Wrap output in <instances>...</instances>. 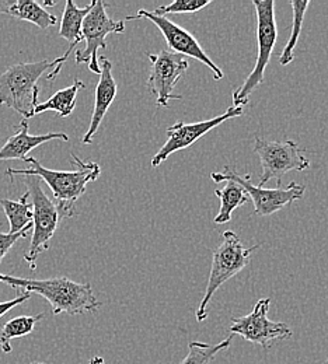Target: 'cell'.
<instances>
[{"label": "cell", "instance_id": "1", "mask_svg": "<svg viewBox=\"0 0 328 364\" xmlns=\"http://www.w3.org/2000/svg\"><path fill=\"white\" fill-rule=\"evenodd\" d=\"M0 283L23 290L21 293L40 294L49 303L55 316L62 313L69 316L95 313L101 307L90 283H78L68 277L23 279L0 273Z\"/></svg>", "mask_w": 328, "mask_h": 364}, {"label": "cell", "instance_id": "2", "mask_svg": "<svg viewBox=\"0 0 328 364\" xmlns=\"http://www.w3.org/2000/svg\"><path fill=\"white\" fill-rule=\"evenodd\" d=\"M73 166L76 170L73 171H55L43 167V164L34 159L27 157L26 163L31 164V168L16 170L9 168L6 171L7 176H26V177H38L51 188L55 203L59 206L65 219L72 218L75 215V205L86 192V186L89 182H93L100 177L101 168L94 161H83L75 153H72Z\"/></svg>", "mask_w": 328, "mask_h": 364}, {"label": "cell", "instance_id": "3", "mask_svg": "<svg viewBox=\"0 0 328 364\" xmlns=\"http://www.w3.org/2000/svg\"><path fill=\"white\" fill-rule=\"evenodd\" d=\"M48 69H52L47 76L48 82H53L62 66H59L58 59L23 62L10 66L0 75V104L23 115L24 121L33 118L34 109L40 104L38 80Z\"/></svg>", "mask_w": 328, "mask_h": 364}, {"label": "cell", "instance_id": "4", "mask_svg": "<svg viewBox=\"0 0 328 364\" xmlns=\"http://www.w3.org/2000/svg\"><path fill=\"white\" fill-rule=\"evenodd\" d=\"M260 244L245 247L240 241L235 231L228 230L223 232L222 242L212 255V267L205 289L203 299L196 310V321L202 322L208 318V304L211 303L215 293L236 274L241 272L251 259V255L260 248Z\"/></svg>", "mask_w": 328, "mask_h": 364}, {"label": "cell", "instance_id": "5", "mask_svg": "<svg viewBox=\"0 0 328 364\" xmlns=\"http://www.w3.org/2000/svg\"><path fill=\"white\" fill-rule=\"evenodd\" d=\"M257 14V60L254 69L241 86L233 92V107H244L250 101V95L264 83V73L271 60L274 46L278 40V28L275 18L274 0H253Z\"/></svg>", "mask_w": 328, "mask_h": 364}, {"label": "cell", "instance_id": "6", "mask_svg": "<svg viewBox=\"0 0 328 364\" xmlns=\"http://www.w3.org/2000/svg\"><path fill=\"white\" fill-rule=\"evenodd\" d=\"M211 178L215 183L223 181H233L238 183L247 196L251 198L254 203V213L257 216L265 218L271 216L286 208L287 205L300 200L305 195L306 188L303 185L290 182L287 186L282 188H264L260 185H254L251 182V176H240L233 167L226 166L222 173H212Z\"/></svg>", "mask_w": 328, "mask_h": 364}, {"label": "cell", "instance_id": "7", "mask_svg": "<svg viewBox=\"0 0 328 364\" xmlns=\"http://www.w3.org/2000/svg\"><path fill=\"white\" fill-rule=\"evenodd\" d=\"M27 180L28 193L33 203V238L31 247L24 255V259L28 262L30 269L36 271V261L38 255L49 248V242L65 216L55 200L49 199L43 191L41 180L38 177H27Z\"/></svg>", "mask_w": 328, "mask_h": 364}, {"label": "cell", "instance_id": "8", "mask_svg": "<svg viewBox=\"0 0 328 364\" xmlns=\"http://www.w3.org/2000/svg\"><path fill=\"white\" fill-rule=\"evenodd\" d=\"M306 149L290 139L283 141H268L264 137H255L254 153L260 157L263 173L260 186L271 180H277L281 186V178L289 171H305L310 167V160L305 156Z\"/></svg>", "mask_w": 328, "mask_h": 364}, {"label": "cell", "instance_id": "9", "mask_svg": "<svg viewBox=\"0 0 328 364\" xmlns=\"http://www.w3.org/2000/svg\"><path fill=\"white\" fill-rule=\"evenodd\" d=\"M125 21L112 20L107 13V4L101 0L92 1V10L83 20L82 37L86 41L85 49H79L75 55L76 63H88L89 69L95 73H101L98 62V49H105V38L110 34L124 33Z\"/></svg>", "mask_w": 328, "mask_h": 364}, {"label": "cell", "instance_id": "10", "mask_svg": "<svg viewBox=\"0 0 328 364\" xmlns=\"http://www.w3.org/2000/svg\"><path fill=\"white\" fill-rule=\"evenodd\" d=\"M152 62L147 89L156 95L157 107H169L170 101L181 100V95L173 94L176 85L186 75L189 68L187 58L171 50H160L159 53H146Z\"/></svg>", "mask_w": 328, "mask_h": 364}, {"label": "cell", "instance_id": "11", "mask_svg": "<svg viewBox=\"0 0 328 364\" xmlns=\"http://www.w3.org/2000/svg\"><path fill=\"white\" fill-rule=\"evenodd\" d=\"M271 307L270 299H261L255 304L254 310L243 317H233L231 333L240 335L247 342L260 345L263 348H270L273 341L290 339L293 332L285 322L270 321L267 314Z\"/></svg>", "mask_w": 328, "mask_h": 364}, {"label": "cell", "instance_id": "12", "mask_svg": "<svg viewBox=\"0 0 328 364\" xmlns=\"http://www.w3.org/2000/svg\"><path fill=\"white\" fill-rule=\"evenodd\" d=\"M241 115H243L241 107H231L222 115L206 119V121L194 122V124H184L181 121H177L174 125L167 128V131H166L167 140L160 147V150L153 156L152 163H150L152 167L157 168L163 161H166L176 151L191 147L194 143H196L201 137L205 136L206 134H209L212 129L218 128L219 125L225 124L229 119H233V118L241 117Z\"/></svg>", "mask_w": 328, "mask_h": 364}, {"label": "cell", "instance_id": "13", "mask_svg": "<svg viewBox=\"0 0 328 364\" xmlns=\"http://www.w3.org/2000/svg\"><path fill=\"white\" fill-rule=\"evenodd\" d=\"M138 18H147L150 20L163 34V37L167 41V46L170 48L171 52L183 55V56H189L194 58L199 62H202L205 66H208L213 72L215 80H222L223 79V72L222 69L205 53L198 40L187 31L183 27L177 26L174 21L167 18L166 16H159L154 11H147L144 9L138 10L137 16L127 17L124 21H132Z\"/></svg>", "mask_w": 328, "mask_h": 364}, {"label": "cell", "instance_id": "14", "mask_svg": "<svg viewBox=\"0 0 328 364\" xmlns=\"http://www.w3.org/2000/svg\"><path fill=\"white\" fill-rule=\"evenodd\" d=\"M101 73L100 80L95 87V97H94L93 114L90 119V127L86 132V135L82 139V143L85 146H89L93 143V137L97 131L100 129L102 119L114 102L117 97V83L112 76V63L107 58H101Z\"/></svg>", "mask_w": 328, "mask_h": 364}, {"label": "cell", "instance_id": "15", "mask_svg": "<svg viewBox=\"0 0 328 364\" xmlns=\"http://www.w3.org/2000/svg\"><path fill=\"white\" fill-rule=\"evenodd\" d=\"M51 140L68 141L69 136L63 132H52L47 135H30L27 121H21L18 131L7 139L0 149V161L3 160H27V154L38 146Z\"/></svg>", "mask_w": 328, "mask_h": 364}, {"label": "cell", "instance_id": "16", "mask_svg": "<svg viewBox=\"0 0 328 364\" xmlns=\"http://www.w3.org/2000/svg\"><path fill=\"white\" fill-rule=\"evenodd\" d=\"M90 10H92V3L80 9L72 0L66 1L63 16L60 20V28H59V37L69 41V49L62 55V59L65 62L68 60L69 55L73 52L76 46L83 41L82 26H83L85 17L89 14Z\"/></svg>", "mask_w": 328, "mask_h": 364}, {"label": "cell", "instance_id": "17", "mask_svg": "<svg viewBox=\"0 0 328 364\" xmlns=\"http://www.w3.org/2000/svg\"><path fill=\"white\" fill-rule=\"evenodd\" d=\"M86 85L79 80V79H75L73 85L66 87V89H62V90L56 91L52 97H49L47 101L44 102H40L36 109H34V117L38 115V114H44L47 111H53L56 112L60 118H66L69 117L75 107H76V97H78V92L85 89Z\"/></svg>", "mask_w": 328, "mask_h": 364}, {"label": "cell", "instance_id": "18", "mask_svg": "<svg viewBox=\"0 0 328 364\" xmlns=\"http://www.w3.org/2000/svg\"><path fill=\"white\" fill-rule=\"evenodd\" d=\"M6 14L33 23L41 30H47L58 23L56 16L51 14L40 3L34 0H11V4Z\"/></svg>", "mask_w": 328, "mask_h": 364}, {"label": "cell", "instance_id": "19", "mask_svg": "<svg viewBox=\"0 0 328 364\" xmlns=\"http://www.w3.org/2000/svg\"><path fill=\"white\" fill-rule=\"evenodd\" d=\"M0 206L9 220L10 234H16L33 223V203L28 191L18 200L1 199Z\"/></svg>", "mask_w": 328, "mask_h": 364}, {"label": "cell", "instance_id": "20", "mask_svg": "<svg viewBox=\"0 0 328 364\" xmlns=\"http://www.w3.org/2000/svg\"><path fill=\"white\" fill-rule=\"evenodd\" d=\"M215 195L221 199L219 213L215 216V225H226L232 220V215L237 208H241L248 202V196L244 189L233 181H226L223 189L215 191Z\"/></svg>", "mask_w": 328, "mask_h": 364}, {"label": "cell", "instance_id": "21", "mask_svg": "<svg viewBox=\"0 0 328 364\" xmlns=\"http://www.w3.org/2000/svg\"><path fill=\"white\" fill-rule=\"evenodd\" d=\"M44 318V314L21 316L7 321L0 329V349L3 353H11V341L30 335L36 325Z\"/></svg>", "mask_w": 328, "mask_h": 364}, {"label": "cell", "instance_id": "22", "mask_svg": "<svg viewBox=\"0 0 328 364\" xmlns=\"http://www.w3.org/2000/svg\"><path fill=\"white\" fill-rule=\"evenodd\" d=\"M292 9H293V27H292V33L290 37L286 43V46L283 48V50L280 55V63L282 66H287L292 60H293V50L296 48V44L299 41L302 28H303V20H305V14L306 10L310 4L309 0L306 1H299V0H292L290 1Z\"/></svg>", "mask_w": 328, "mask_h": 364}, {"label": "cell", "instance_id": "23", "mask_svg": "<svg viewBox=\"0 0 328 364\" xmlns=\"http://www.w3.org/2000/svg\"><path fill=\"white\" fill-rule=\"evenodd\" d=\"M232 341L233 336H229L228 339L216 345H209L205 342H191L188 345V355L180 364H209L219 352L231 348Z\"/></svg>", "mask_w": 328, "mask_h": 364}, {"label": "cell", "instance_id": "24", "mask_svg": "<svg viewBox=\"0 0 328 364\" xmlns=\"http://www.w3.org/2000/svg\"><path fill=\"white\" fill-rule=\"evenodd\" d=\"M211 0H176L170 4L160 6L156 10H153L159 16L166 14H184V13H196L206 6H209Z\"/></svg>", "mask_w": 328, "mask_h": 364}, {"label": "cell", "instance_id": "25", "mask_svg": "<svg viewBox=\"0 0 328 364\" xmlns=\"http://www.w3.org/2000/svg\"><path fill=\"white\" fill-rule=\"evenodd\" d=\"M33 228V223L28 225L27 228H23L21 231L16 232V234H10V232H0V264L3 261V258L7 255V252L13 248V245L20 240V238H26L30 232V230Z\"/></svg>", "mask_w": 328, "mask_h": 364}, {"label": "cell", "instance_id": "26", "mask_svg": "<svg viewBox=\"0 0 328 364\" xmlns=\"http://www.w3.org/2000/svg\"><path fill=\"white\" fill-rule=\"evenodd\" d=\"M31 297L30 293H21L18 294L16 299L10 300V301H4V303H0V318L7 314L10 310H13L14 307H17L18 304H23L24 301H27L28 299Z\"/></svg>", "mask_w": 328, "mask_h": 364}, {"label": "cell", "instance_id": "27", "mask_svg": "<svg viewBox=\"0 0 328 364\" xmlns=\"http://www.w3.org/2000/svg\"><path fill=\"white\" fill-rule=\"evenodd\" d=\"M10 4H11V0H0V14H6Z\"/></svg>", "mask_w": 328, "mask_h": 364}, {"label": "cell", "instance_id": "28", "mask_svg": "<svg viewBox=\"0 0 328 364\" xmlns=\"http://www.w3.org/2000/svg\"><path fill=\"white\" fill-rule=\"evenodd\" d=\"M89 364H105V362H104V359H102V358H100V356H94V358L90 359Z\"/></svg>", "mask_w": 328, "mask_h": 364}, {"label": "cell", "instance_id": "29", "mask_svg": "<svg viewBox=\"0 0 328 364\" xmlns=\"http://www.w3.org/2000/svg\"><path fill=\"white\" fill-rule=\"evenodd\" d=\"M44 4H46V6H55V4H56V1H46Z\"/></svg>", "mask_w": 328, "mask_h": 364}, {"label": "cell", "instance_id": "30", "mask_svg": "<svg viewBox=\"0 0 328 364\" xmlns=\"http://www.w3.org/2000/svg\"><path fill=\"white\" fill-rule=\"evenodd\" d=\"M30 364H46V363H38V362H33V363H30Z\"/></svg>", "mask_w": 328, "mask_h": 364}, {"label": "cell", "instance_id": "31", "mask_svg": "<svg viewBox=\"0 0 328 364\" xmlns=\"http://www.w3.org/2000/svg\"><path fill=\"white\" fill-rule=\"evenodd\" d=\"M323 364H328V356H327V359H326V362H324V363Z\"/></svg>", "mask_w": 328, "mask_h": 364}]
</instances>
